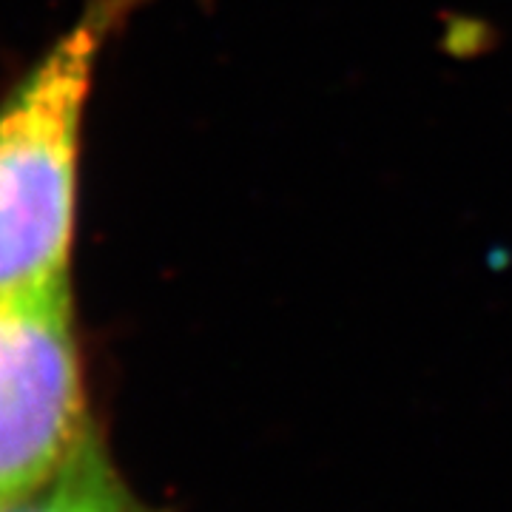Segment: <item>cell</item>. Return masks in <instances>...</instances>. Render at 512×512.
I'll return each mask as SVG.
<instances>
[{
  "label": "cell",
  "instance_id": "7a4b0ae2",
  "mask_svg": "<svg viewBox=\"0 0 512 512\" xmlns=\"http://www.w3.org/2000/svg\"><path fill=\"white\" fill-rule=\"evenodd\" d=\"M89 430L72 285L0 293V504L57 473Z\"/></svg>",
  "mask_w": 512,
  "mask_h": 512
},
{
  "label": "cell",
  "instance_id": "3957f363",
  "mask_svg": "<svg viewBox=\"0 0 512 512\" xmlns=\"http://www.w3.org/2000/svg\"><path fill=\"white\" fill-rule=\"evenodd\" d=\"M0 512H148L120 476L109 447L89 430L63 467L32 487L29 493L9 498Z\"/></svg>",
  "mask_w": 512,
  "mask_h": 512
},
{
  "label": "cell",
  "instance_id": "6da1fadb",
  "mask_svg": "<svg viewBox=\"0 0 512 512\" xmlns=\"http://www.w3.org/2000/svg\"><path fill=\"white\" fill-rule=\"evenodd\" d=\"M137 0H92L0 103V293L69 285L97 60Z\"/></svg>",
  "mask_w": 512,
  "mask_h": 512
}]
</instances>
